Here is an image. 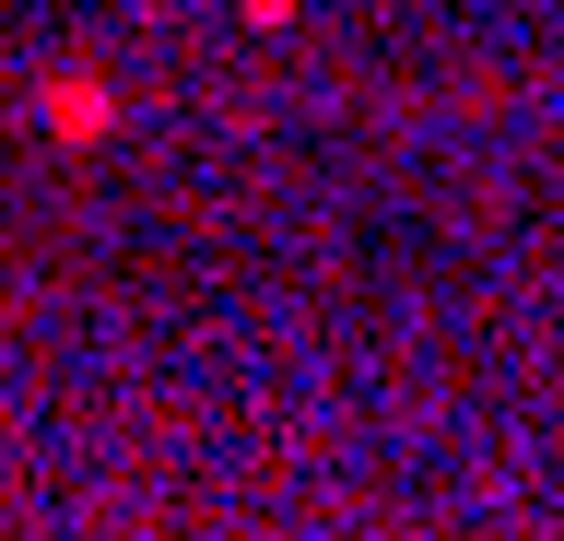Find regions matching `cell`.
I'll use <instances>...</instances> for the list:
<instances>
[{
  "label": "cell",
  "mask_w": 564,
  "mask_h": 541,
  "mask_svg": "<svg viewBox=\"0 0 564 541\" xmlns=\"http://www.w3.org/2000/svg\"><path fill=\"white\" fill-rule=\"evenodd\" d=\"M106 118H118L106 83H47V142H106Z\"/></svg>",
  "instance_id": "1"
},
{
  "label": "cell",
  "mask_w": 564,
  "mask_h": 541,
  "mask_svg": "<svg viewBox=\"0 0 564 541\" xmlns=\"http://www.w3.org/2000/svg\"><path fill=\"white\" fill-rule=\"evenodd\" d=\"M282 12H294V0H247V24H282Z\"/></svg>",
  "instance_id": "2"
}]
</instances>
